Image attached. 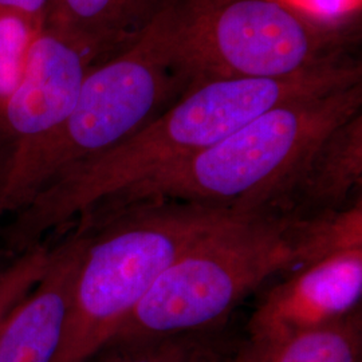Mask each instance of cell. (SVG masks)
Masks as SVG:
<instances>
[{
	"mask_svg": "<svg viewBox=\"0 0 362 362\" xmlns=\"http://www.w3.org/2000/svg\"><path fill=\"white\" fill-rule=\"evenodd\" d=\"M168 0H52L45 26L90 47L103 59L137 38Z\"/></svg>",
	"mask_w": 362,
	"mask_h": 362,
	"instance_id": "8fae6325",
	"label": "cell"
},
{
	"mask_svg": "<svg viewBox=\"0 0 362 362\" xmlns=\"http://www.w3.org/2000/svg\"><path fill=\"white\" fill-rule=\"evenodd\" d=\"M52 0H0V10L21 13L45 25Z\"/></svg>",
	"mask_w": 362,
	"mask_h": 362,
	"instance_id": "e0dca14e",
	"label": "cell"
},
{
	"mask_svg": "<svg viewBox=\"0 0 362 362\" xmlns=\"http://www.w3.org/2000/svg\"><path fill=\"white\" fill-rule=\"evenodd\" d=\"M187 88L172 65L158 13L129 45L91 66L57 129L0 164V221L21 212L67 170L143 129Z\"/></svg>",
	"mask_w": 362,
	"mask_h": 362,
	"instance_id": "277c9868",
	"label": "cell"
},
{
	"mask_svg": "<svg viewBox=\"0 0 362 362\" xmlns=\"http://www.w3.org/2000/svg\"><path fill=\"white\" fill-rule=\"evenodd\" d=\"M11 262H13V260H11ZM11 262H10V260H6V255L0 252V274L4 272V269H6Z\"/></svg>",
	"mask_w": 362,
	"mask_h": 362,
	"instance_id": "ac0fdd59",
	"label": "cell"
},
{
	"mask_svg": "<svg viewBox=\"0 0 362 362\" xmlns=\"http://www.w3.org/2000/svg\"><path fill=\"white\" fill-rule=\"evenodd\" d=\"M236 353L209 330L110 341L86 362H231Z\"/></svg>",
	"mask_w": 362,
	"mask_h": 362,
	"instance_id": "5bb4252c",
	"label": "cell"
},
{
	"mask_svg": "<svg viewBox=\"0 0 362 362\" xmlns=\"http://www.w3.org/2000/svg\"><path fill=\"white\" fill-rule=\"evenodd\" d=\"M42 27L25 15L0 10V128Z\"/></svg>",
	"mask_w": 362,
	"mask_h": 362,
	"instance_id": "9a60e30c",
	"label": "cell"
},
{
	"mask_svg": "<svg viewBox=\"0 0 362 362\" xmlns=\"http://www.w3.org/2000/svg\"><path fill=\"white\" fill-rule=\"evenodd\" d=\"M360 310L334 324L286 333L250 338L242 348L246 362H361Z\"/></svg>",
	"mask_w": 362,
	"mask_h": 362,
	"instance_id": "7c38bea8",
	"label": "cell"
},
{
	"mask_svg": "<svg viewBox=\"0 0 362 362\" xmlns=\"http://www.w3.org/2000/svg\"><path fill=\"white\" fill-rule=\"evenodd\" d=\"M361 106L362 83L278 105L219 143L156 170L86 214L185 203L272 216L317 146L360 113Z\"/></svg>",
	"mask_w": 362,
	"mask_h": 362,
	"instance_id": "7a4b0ae2",
	"label": "cell"
},
{
	"mask_svg": "<svg viewBox=\"0 0 362 362\" xmlns=\"http://www.w3.org/2000/svg\"><path fill=\"white\" fill-rule=\"evenodd\" d=\"M257 215L233 208L157 203L86 215L64 337L54 362H86L116 334L160 275L208 235Z\"/></svg>",
	"mask_w": 362,
	"mask_h": 362,
	"instance_id": "3957f363",
	"label": "cell"
},
{
	"mask_svg": "<svg viewBox=\"0 0 362 362\" xmlns=\"http://www.w3.org/2000/svg\"><path fill=\"white\" fill-rule=\"evenodd\" d=\"M160 13L172 65L188 88L294 77L349 59L348 31L286 0H168Z\"/></svg>",
	"mask_w": 362,
	"mask_h": 362,
	"instance_id": "5b68a950",
	"label": "cell"
},
{
	"mask_svg": "<svg viewBox=\"0 0 362 362\" xmlns=\"http://www.w3.org/2000/svg\"><path fill=\"white\" fill-rule=\"evenodd\" d=\"M85 246L86 233L73 230L52 248L43 276L0 326V362H54Z\"/></svg>",
	"mask_w": 362,
	"mask_h": 362,
	"instance_id": "9c48e42d",
	"label": "cell"
},
{
	"mask_svg": "<svg viewBox=\"0 0 362 362\" xmlns=\"http://www.w3.org/2000/svg\"><path fill=\"white\" fill-rule=\"evenodd\" d=\"M362 113L333 130L313 152L272 216L302 218L361 196Z\"/></svg>",
	"mask_w": 362,
	"mask_h": 362,
	"instance_id": "30bf717a",
	"label": "cell"
},
{
	"mask_svg": "<svg viewBox=\"0 0 362 362\" xmlns=\"http://www.w3.org/2000/svg\"><path fill=\"white\" fill-rule=\"evenodd\" d=\"M239 362H246L243 358V354H242V349L239 350Z\"/></svg>",
	"mask_w": 362,
	"mask_h": 362,
	"instance_id": "d6986e66",
	"label": "cell"
},
{
	"mask_svg": "<svg viewBox=\"0 0 362 362\" xmlns=\"http://www.w3.org/2000/svg\"><path fill=\"white\" fill-rule=\"evenodd\" d=\"M362 83L353 59L294 77L218 79L196 83L125 141L67 170L13 215L6 239L13 252L73 226L110 196L156 170L196 155L278 105Z\"/></svg>",
	"mask_w": 362,
	"mask_h": 362,
	"instance_id": "6da1fadb",
	"label": "cell"
},
{
	"mask_svg": "<svg viewBox=\"0 0 362 362\" xmlns=\"http://www.w3.org/2000/svg\"><path fill=\"white\" fill-rule=\"evenodd\" d=\"M100 61L103 58L90 47L43 25L0 128V164L65 121L88 71Z\"/></svg>",
	"mask_w": 362,
	"mask_h": 362,
	"instance_id": "52a82bcc",
	"label": "cell"
},
{
	"mask_svg": "<svg viewBox=\"0 0 362 362\" xmlns=\"http://www.w3.org/2000/svg\"><path fill=\"white\" fill-rule=\"evenodd\" d=\"M362 250L291 272L254 311L250 338L281 336L334 324L360 310Z\"/></svg>",
	"mask_w": 362,
	"mask_h": 362,
	"instance_id": "ba28073f",
	"label": "cell"
},
{
	"mask_svg": "<svg viewBox=\"0 0 362 362\" xmlns=\"http://www.w3.org/2000/svg\"><path fill=\"white\" fill-rule=\"evenodd\" d=\"M238 360H239V356H236V357H235V358H233V361L231 362H239Z\"/></svg>",
	"mask_w": 362,
	"mask_h": 362,
	"instance_id": "ffe728a7",
	"label": "cell"
},
{
	"mask_svg": "<svg viewBox=\"0 0 362 362\" xmlns=\"http://www.w3.org/2000/svg\"><path fill=\"white\" fill-rule=\"evenodd\" d=\"M285 219L286 239L294 255V270L362 250V196L344 207Z\"/></svg>",
	"mask_w": 362,
	"mask_h": 362,
	"instance_id": "4fadbf2b",
	"label": "cell"
},
{
	"mask_svg": "<svg viewBox=\"0 0 362 362\" xmlns=\"http://www.w3.org/2000/svg\"><path fill=\"white\" fill-rule=\"evenodd\" d=\"M50 252L52 248L37 245L22 252L0 274V326L40 281L49 264Z\"/></svg>",
	"mask_w": 362,
	"mask_h": 362,
	"instance_id": "2e32d148",
	"label": "cell"
},
{
	"mask_svg": "<svg viewBox=\"0 0 362 362\" xmlns=\"http://www.w3.org/2000/svg\"><path fill=\"white\" fill-rule=\"evenodd\" d=\"M293 270L285 218L252 216L236 221L181 254L110 341L218 330L266 279Z\"/></svg>",
	"mask_w": 362,
	"mask_h": 362,
	"instance_id": "8992f818",
	"label": "cell"
}]
</instances>
